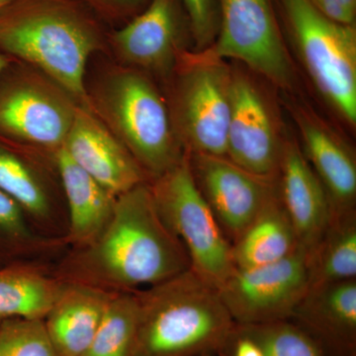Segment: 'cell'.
Segmentation results:
<instances>
[{
  "label": "cell",
  "instance_id": "4dcf8cb0",
  "mask_svg": "<svg viewBox=\"0 0 356 356\" xmlns=\"http://www.w3.org/2000/svg\"><path fill=\"white\" fill-rule=\"evenodd\" d=\"M228 356H266L261 346L250 337L242 336L234 331L233 337L227 350Z\"/></svg>",
  "mask_w": 356,
  "mask_h": 356
},
{
  "label": "cell",
  "instance_id": "5b68a950",
  "mask_svg": "<svg viewBox=\"0 0 356 356\" xmlns=\"http://www.w3.org/2000/svg\"><path fill=\"white\" fill-rule=\"evenodd\" d=\"M168 79L166 103L184 153L226 156L233 67L206 49L185 50Z\"/></svg>",
  "mask_w": 356,
  "mask_h": 356
},
{
  "label": "cell",
  "instance_id": "277c9868",
  "mask_svg": "<svg viewBox=\"0 0 356 356\" xmlns=\"http://www.w3.org/2000/svg\"><path fill=\"white\" fill-rule=\"evenodd\" d=\"M88 108L130 152L149 181L184 156L165 96L149 74L133 67H113L88 91Z\"/></svg>",
  "mask_w": 356,
  "mask_h": 356
},
{
  "label": "cell",
  "instance_id": "ba28073f",
  "mask_svg": "<svg viewBox=\"0 0 356 356\" xmlns=\"http://www.w3.org/2000/svg\"><path fill=\"white\" fill-rule=\"evenodd\" d=\"M293 42L312 81L337 113L356 123V31L334 22L310 0H280Z\"/></svg>",
  "mask_w": 356,
  "mask_h": 356
},
{
  "label": "cell",
  "instance_id": "f546056e",
  "mask_svg": "<svg viewBox=\"0 0 356 356\" xmlns=\"http://www.w3.org/2000/svg\"><path fill=\"white\" fill-rule=\"evenodd\" d=\"M323 15L334 22L355 26V13L350 10L341 0H310Z\"/></svg>",
  "mask_w": 356,
  "mask_h": 356
},
{
  "label": "cell",
  "instance_id": "ffe728a7",
  "mask_svg": "<svg viewBox=\"0 0 356 356\" xmlns=\"http://www.w3.org/2000/svg\"><path fill=\"white\" fill-rule=\"evenodd\" d=\"M32 153L0 137V191L24 210L40 233L65 240L54 199Z\"/></svg>",
  "mask_w": 356,
  "mask_h": 356
},
{
  "label": "cell",
  "instance_id": "ac0fdd59",
  "mask_svg": "<svg viewBox=\"0 0 356 356\" xmlns=\"http://www.w3.org/2000/svg\"><path fill=\"white\" fill-rule=\"evenodd\" d=\"M115 292L63 281L44 327L58 356H83Z\"/></svg>",
  "mask_w": 356,
  "mask_h": 356
},
{
  "label": "cell",
  "instance_id": "d4e9b609",
  "mask_svg": "<svg viewBox=\"0 0 356 356\" xmlns=\"http://www.w3.org/2000/svg\"><path fill=\"white\" fill-rule=\"evenodd\" d=\"M139 320L137 291L115 292L83 356H136Z\"/></svg>",
  "mask_w": 356,
  "mask_h": 356
},
{
  "label": "cell",
  "instance_id": "cb8c5ba5",
  "mask_svg": "<svg viewBox=\"0 0 356 356\" xmlns=\"http://www.w3.org/2000/svg\"><path fill=\"white\" fill-rule=\"evenodd\" d=\"M307 262L310 286L356 280V212L332 218Z\"/></svg>",
  "mask_w": 356,
  "mask_h": 356
},
{
  "label": "cell",
  "instance_id": "8992f818",
  "mask_svg": "<svg viewBox=\"0 0 356 356\" xmlns=\"http://www.w3.org/2000/svg\"><path fill=\"white\" fill-rule=\"evenodd\" d=\"M79 105L29 65L13 60L0 72V137L33 153L55 159Z\"/></svg>",
  "mask_w": 356,
  "mask_h": 356
},
{
  "label": "cell",
  "instance_id": "5bb4252c",
  "mask_svg": "<svg viewBox=\"0 0 356 356\" xmlns=\"http://www.w3.org/2000/svg\"><path fill=\"white\" fill-rule=\"evenodd\" d=\"M63 149L115 197L149 182L130 152L88 107H77Z\"/></svg>",
  "mask_w": 356,
  "mask_h": 356
},
{
  "label": "cell",
  "instance_id": "e0dca14e",
  "mask_svg": "<svg viewBox=\"0 0 356 356\" xmlns=\"http://www.w3.org/2000/svg\"><path fill=\"white\" fill-rule=\"evenodd\" d=\"M290 320L327 355L356 356V280L309 287Z\"/></svg>",
  "mask_w": 356,
  "mask_h": 356
},
{
  "label": "cell",
  "instance_id": "f1b7e54d",
  "mask_svg": "<svg viewBox=\"0 0 356 356\" xmlns=\"http://www.w3.org/2000/svg\"><path fill=\"white\" fill-rule=\"evenodd\" d=\"M111 29L120 27L146 8L151 0H77Z\"/></svg>",
  "mask_w": 356,
  "mask_h": 356
},
{
  "label": "cell",
  "instance_id": "7c38bea8",
  "mask_svg": "<svg viewBox=\"0 0 356 356\" xmlns=\"http://www.w3.org/2000/svg\"><path fill=\"white\" fill-rule=\"evenodd\" d=\"M192 175L229 243H235L269 201L278 178L259 177L226 156L187 154Z\"/></svg>",
  "mask_w": 356,
  "mask_h": 356
},
{
  "label": "cell",
  "instance_id": "4fadbf2b",
  "mask_svg": "<svg viewBox=\"0 0 356 356\" xmlns=\"http://www.w3.org/2000/svg\"><path fill=\"white\" fill-rule=\"evenodd\" d=\"M191 35L181 0H151L144 10L110 30L107 46L125 67L168 77Z\"/></svg>",
  "mask_w": 356,
  "mask_h": 356
},
{
  "label": "cell",
  "instance_id": "44dd1931",
  "mask_svg": "<svg viewBox=\"0 0 356 356\" xmlns=\"http://www.w3.org/2000/svg\"><path fill=\"white\" fill-rule=\"evenodd\" d=\"M299 248L278 192L240 238L232 243V252L236 268H250L280 261Z\"/></svg>",
  "mask_w": 356,
  "mask_h": 356
},
{
  "label": "cell",
  "instance_id": "7402d4cb",
  "mask_svg": "<svg viewBox=\"0 0 356 356\" xmlns=\"http://www.w3.org/2000/svg\"><path fill=\"white\" fill-rule=\"evenodd\" d=\"M50 266L18 264L0 267V321L44 320L62 287Z\"/></svg>",
  "mask_w": 356,
  "mask_h": 356
},
{
  "label": "cell",
  "instance_id": "484cf974",
  "mask_svg": "<svg viewBox=\"0 0 356 356\" xmlns=\"http://www.w3.org/2000/svg\"><path fill=\"white\" fill-rule=\"evenodd\" d=\"M235 332L254 341L266 356H329L310 334L291 320L236 324Z\"/></svg>",
  "mask_w": 356,
  "mask_h": 356
},
{
  "label": "cell",
  "instance_id": "d6a6232c",
  "mask_svg": "<svg viewBox=\"0 0 356 356\" xmlns=\"http://www.w3.org/2000/svg\"><path fill=\"white\" fill-rule=\"evenodd\" d=\"M341 2L348 7L350 10L355 13L356 10V0H341Z\"/></svg>",
  "mask_w": 356,
  "mask_h": 356
},
{
  "label": "cell",
  "instance_id": "9a60e30c",
  "mask_svg": "<svg viewBox=\"0 0 356 356\" xmlns=\"http://www.w3.org/2000/svg\"><path fill=\"white\" fill-rule=\"evenodd\" d=\"M278 189L299 247L309 252L331 224L334 210L329 194L301 147L287 137L278 175Z\"/></svg>",
  "mask_w": 356,
  "mask_h": 356
},
{
  "label": "cell",
  "instance_id": "30bf717a",
  "mask_svg": "<svg viewBox=\"0 0 356 356\" xmlns=\"http://www.w3.org/2000/svg\"><path fill=\"white\" fill-rule=\"evenodd\" d=\"M310 286L307 252L302 248L266 266L236 268L219 288L236 325L290 320Z\"/></svg>",
  "mask_w": 356,
  "mask_h": 356
},
{
  "label": "cell",
  "instance_id": "d6986e66",
  "mask_svg": "<svg viewBox=\"0 0 356 356\" xmlns=\"http://www.w3.org/2000/svg\"><path fill=\"white\" fill-rule=\"evenodd\" d=\"M55 165L67 199L65 242L72 248L86 247L106 228L117 197L81 170L63 147L56 154Z\"/></svg>",
  "mask_w": 356,
  "mask_h": 356
},
{
  "label": "cell",
  "instance_id": "4316f807",
  "mask_svg": "<svg viewBox=\"0 0 356 356\" xmlns=\"http://www.w3.org/2000/svg\"><path fill=\"white\" fill-rule=\"evenodd\" d=\"M0 356H58L41 318L0 321Z\"/></svg>",
  "mask_w": 356,
  "mask_h": 356
},
{
  "label": "cell",
  "instance_id": "8fae6325",
  "mask_svg": "<svg viewBox=\"0 0 356 356\" xmlns=\"http://www.w3.org/2000/svg\"><path fill=\"white\" fill-rule=\"evenodd\" d=\"M285 139L264 89L248 72L233 67L226 158L254 175L276 179Z\"/></svg>",
  "mask_w": 356,
  "mask_h": 356
},
{
  "label": "cell",
  "instance_id": "603a6c76",
  "mask_svg": "<svg viewBox=\"0 0 356 356\" xmlns=\"http://www.w3.org/2000/svg\"><path fill=\"white\" fill-rule=\"evenodd\" d=\"M67 247L64 238L40 233L24 210L0 191V267L18 264L50 266Z\"/></svg>",
  "mask_w": 356,
  "mask_h": 356
},
{
  "label": "cell",
  "instance_id": "83f0119b",
  "mask_svg": "<svg viewBox=\"0 0 356 356\" xmlns=\"http://www.w3.org/2000/svg\"><path fill=\"white\" fill-rule=\"evenodd\" d=\"M191 23L192 39L196 51L214 43L219 26L216 0H181Z\"/></svg>",
  "mask_w": 356,
  "mask_h": 356
},
{
  "label": "cell",
  "instance_id": "3957f363",
  "mask_svg": "<svg viewBox=\"0 0 356 356\" xmlns=\"http://www.w3.org/2000/svg\"><path fill=\"white\" fill-rule=\"evenodd\" d=\"M137 295L136 356L226 355L235 321L219 289L192 269Z\"/></svg>",
  "mask_w": 356,
  "mask_h": 356
},
{
  "label": "cell",
  "instance_id": "9c48e42d",
  "mask_svg": "<svg viewBox=\"0 0 356 356\" xmlns=\"http://www.w3.org/2000/svg\"><path fill=\"white\" fill-rule=\"evenodd\" d=\"M218 1L217 36L206 50L245 65L278 88L293 90L296 74L271 0Z\"/></svg>",
  "mask_w": 356,
  "mask_h": 356
},
{
  "label": "cell",
  "instance_id": "6da1fadb",
  "mask_svg": "<svg viewBox=\"0 0 356 356\" xmlns=\"http://www.w3.org/2000/svg\"><path fill=\"white\" fill-rule=\"evenodd\" d=\"M191 268L184 245L159 216L147 182L118 196L111 220L95 242L65 252L51 271L67 282L126 292Z\"/></svg>",
  "mask_w": 356,
  "mask_h": 356
},
{
  "label": "cell",
  "instance_id": "1f68e13d",
  "mask_svg": "<svg viewBox=\"0 0 356 356\" xmlns=\"http://www.w3.org/2000/svg\"><path fill=\"white\" fill-rule=\"evenodd\" d=\"M13 58L7 56L3 51L0 49V72H2L6 67H8L11 62H13Z\"/></svg>",
  "mask_w": 356,
  "mask_h": 356
},
{
  "label": "cell",
  "instance_id": "836d02e7",
  "mask_svg": "<svg viewBox=\"0 0 356 356\" xmlns=\"http://www.w3.org/2000/svg\"><path fill=\"white\" fill-rule=\"evenodd\" d=\"M13 0H0V8L1 7L7 6V4L10 3V2H13Z\"/></svg>",
  "mask_w": 356,
  "mask_h": 356
},
{
  "label": "cell",
  "instance_id": "2e32d148",
  "mask_svg": "<svg viewBox=\"0 0 356 356\" xmlns=\"http://www.w3.org/2000/svg\"><path fill=\"white\" fill-rule=\"evenodd\" d=\"M292 114L302 151L329 194L334 216L355 212L356 161L350 147L311 110L294 105Z\"/></svg>",
  "mask_w": 356,
  "mask_h": 356
},
{
  "label": "cell",
  "instance_id": "7a4b0ae2",
  "mask_svg": "<svg viewBox=\"0 0 356 356\" xmlns=\"http://www.w3.org/2000/svg\"><path fill=\"white\" fill-rule=\"evenodd\" d=\"M107 28L77 0H13L0 8V49L88 107L86 65L107 46Z\"/></svg>",
  "mask_w": 356,
  "mask_h": 356
},
{
  "label": "cell",
  "instance_id": "52a82bcc",
  "mask_svg": "<svg viewBox=\"0 0 356 356\" xmlns=\"http://www.w3.org/2000/svg\"><path fill=\"white\" fill-rule=\"evenodd\" d=\"M149 184L159 216L186 250L191 269L219 289L236 270L232 243L199 191L187 154Z\"/></svg>",
  "mask_w": 356,
  "mask_h": 356
}]
</instances>
